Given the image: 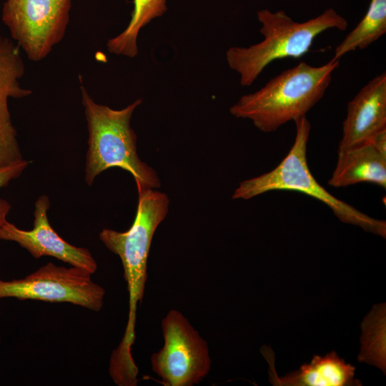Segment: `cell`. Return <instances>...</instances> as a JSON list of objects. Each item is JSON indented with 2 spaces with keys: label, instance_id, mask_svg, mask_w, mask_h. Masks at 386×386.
<instances>
[{
  "label": "cell",
  "instance_id": "obj_7",
  "mask_svg": "<svg viewBox=\"0 0 386 386\" xmlns=\"http://www.w3.org/2000/svg\"><path fill=\"white\" fill-rule=\"evenodd\" d=\"M164 345L151 357L152 370L166 386H192L211 369L207 342L179 311L170 310L162 321Z\"/></svg>",
  "mask_w": 386,
  "mask_h": 386
},
{
  "label": "cell",
  "instance_id": "obj_6",
  "mask_svg": "<svg viewBox=\"0 0 386 386\" xmlns=\"http://www.w3.org/2000/svg\"><path fill=\"white\" fill-rule=\"evenodd\" d=\"M91 275L84 269L56 266L50 262L24 278L0 279V299L68 302L98 312L102 308L105 290L92 281Z\"/></svg>",
  "mask_w": 386,
  "mask_h": 386
},
{
  "label": "cell",
  "instance_id": "obj_12",
  "mask_svg": "<svg viewBox=\"0 0 386 386\" xmlns=\"http://www.w3.org/2000/svg\"><path fill=\"white\" fill-rule=\"evenodd\" d=\"M361 182L386 187V155L371 142L338 148L337 159L328 184L345 187Z\"/></svg>",
  "mask_w": 386,
  "mask_h": 386
},
{
  "label": "cell",
  "instance_id": "obj_9",
  "mask_svg": "<svg viewBox=\"0 0 386 386\" xmlns=\"http://www.w3.org/2000/svg\"><path fill=\"white\" fill-rule=\"evenodd\" d=\"M49 207V197L40 196L35 202L33 229L24 230L6 221L0 227V239L17 243L36 259L53 257L94 274L97 269V263L92 254L84 247L68 243L54 230L47 216Z\"/></svg>",
  "mask_w": 386,
  "mask_h": 386
},
{
  "label": "cell",
  "instance_id": "obj_4",
  "mask_svg": "<svg viewBox=\"0 0 386 386\" xmlns=\"http://www.w3.org/2000/svg\"><path fill=\"white\" fill-rule=\"evenodd\" d=\"M264 39L249 47H230L226 59L230 69L240 76L242 86H250L272 61L284 58L297 59L307 54L315 39L323 31H344L347 20L329 8L305 22L295 21L284 11L262 9L257 13Z\"/></svg>",
  "mask_w": 386,
  "mask_h": 386
},
{
  "label": "cell",
  "instance_id": "obj_15",
  "mask_svg": "<svg viewBox=\"0 0 386 386\" xmlns=\"http://www.w3.org/2000/svg\"><path fill=\"white\" fill-rule=\"evenodd\" d=\"M386 32V0H371L367 11L336 47L333 59H339L347 52L364 49Z\"/></svg>",
  "mask_w": 386,
  "mask_h": 386
},
{
  "label": "cell",
  "instance_id": "obj_18",
  "mask_svg": "<svg viewBox=\"0 0 386 386\" xmlns=\"http://www.w3.org/2000/svg\"><path fill=\"white\" fill-rule=\"evenodd\" d=\"M0 345H1V338H0Z\"/></svg>",
  "mask_w": 386,
  "mask_h": 386
},
{
  "label": "cell",
  "instance_id": "obj_1",
  "mask_svg": "<svg viewBox=\"0 0 386 386\" xmlns=\"http://www.w3.org/2000/svg\"><path fill=\"white\" fill-rule=\"evenodd\" d=\"M81 94L89 134L85 166L87 185H91L104 171L119 167L134 177L138 193L159 188L157 173L138 156L137 137L131 127L132 114L142 99H137L122 109H114L95 102L82 86Z\"/></svg>",
  "mask_w": 386,
  "mask_h": 386
},
{
  "label": "cell",
  "instance_id": "obj_16",
  "mask_svg": "<svg viewBox=\"0 0 386 386\" xmlns=\"http://www.w3.org/2000/svg\"><path fill=\"white\" fill-rule=\"evenodd\" d=\"M29 164V162L24 159L0 167V189L5 187L9 183L19 177ZM11 209V204L8 201L0 197V227L7 220L6 217Z\"/></svg>",
  "mask_w": 386,
  "mask_h": 386
},
{
  "label": "cell",
  "instance_id": "obj_10",
  "mask_svg": "<svg viewBox=\"0 0 386 386\" xmlns=\"http://www.w3.org/2000/svg\"><path fill=\"white\" fill-rule=\"evenodd\" d=\"M24 71L19 47L0 34V167L23 159L11 119L9 99L26 97L32 93L21 86L19 79Z\"/></svg>",
  "mask_w": 386,
  "mask_h": 386
},
{
  "label": "cell",
  "instance_id": "obj_11",
  "mask_svg": "<svg viewBox=\"0 0 386 386\" xmlns=\"http://www.w3.org/2000/svg\"><path fill=\"white\" fill-rule=\"evenodd\" d=\"M386 129V74L374 77L348 102L338 148L367 142Z\"/></svg>",
  "mask_w": 386,
  "mask_h": 386
},
{
  "label": "cell",
  "instance_id": "obj_5",
  "mask_svg": "<svg viewBox=\"0 0 386 386\" xmlns=\"http://www.w3.org/2000/svg\"><path fill=\"white\" fill-rule=\"evenodd\" d=\"M296 134L286 157L272 170L239 182L232 194L234 199H249L270 191H297L327 205L342 222L385 238L386 222L365 214L337 199L321 186L312 174L307 160L310 124L306 116L294 121Z\"/></svg>",
  "mask_w": 386,
  "mask_h": 386
},
{
  "label": "cell",
  "instance_id": "obj_3",
  "mask_svg": "<svg viewBox=\"0 0 386 386\" xmlns=\"http://www.w3.org/2000/svg\"><path fill=\"white\" fill-rule=\"evenodd\" d=\"M136 215L126 232L104 229L99 239L112 252L118 255L124 269L129 292V317L122 341L112 351V357L120 365L133 363L132 347L135 339L137 305L142 301L147 278V259L154 234L165 219L169 206L168 196L152 189L138 193Z\"/></svg>",
  "mask_w": 386,
  "mask_h": 386
},
{
  "label": "cell",
  "instance_id": "obj_17",
  "mask_svg": "<svg viewBox=\"0 0 386 386\" xmlns=\"http://www.w3.org/2000/svg\"><path fill=\"white\" fill-rule=\"evenodd\" d=\"M370 142L379 152L386 155V129L377 133Z\"/></svg>",
  "mask_w": 386,
  "mask_h": 386
},
{
  "label": "cell",
  "instance_id": "obj_14",
  "mask_svg": "<svg viewBox=\"0 0 386 386\" xmlns=\"http://www.w3.org/2000/svg\"><path fill=\"white\" fill-rule=\"evenodd\" d=\"M134 9L126 29L107 41L111 54L134 58L138 54L137 37L144 26L162 16L167 9V0H133Z\"/></svg>",
  "mask_w": 386,
  "mask_h": 386
},
{
  "label": "cell",
  "instance_id": "obj_13",
  "mask_svg": "<svg viewBox=\"0 0 386 386\" xmlns=\"http://www.w3.org/2000/svg\"><path fill=\"white\" fill-rule=\"evenodd\" d=\"M355 367L347 364L335 352L325 356L315 355L310 364L279 377L269 370V380L280 386H356L361 382L355 377Z\"/></svg>",
  "mask_w": 386,
  "mask_h": 386
},
{
  "label": "cell",
  "instance_id": "obj_2",
  "mask_svg": "<svg viewBox=\"0 0 386 386\" xmlns=\"http://www.w3.org/2000/svg\"><path fill=\"white\" fill-rule=\"evenodd\" d=\"M339 59L313 66L300 62L271 79L258 91L242 96L230 114L250 119L259 131L274 132L290 121L306 116L324 96Z\"/></svg>",
  "mask_w": 386,
  "mask_h": 386
},
{
  "label": "cell",
  "instance_id": "obj_8",
  "mask_svg": "<svg viewBox=\"0 0 386 386\" xmlns=\"http://www.w3.org/2000/svg\"><path fill=\"white\" fill-rule=\"evenodd\" d=\"M71 0H6L1 19L33 61L44 59L64 38Z\"/></svg>",
  "mask_w": 386,
  "mask_h": 386
}]
</instances>
